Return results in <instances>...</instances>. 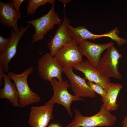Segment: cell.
Segmentation results:
<instances>
[{
  "mask_svg": "<svg viewBox=\"0 0 127 127\" xmlns=\"http://www.w3.org/2000/svg\"><path fill=\"white\" fill-rule=\"evenodd\" d=\"M100 108L97 113L90 116H83L78 110L75 109L74 119L66 127H109L113 126L117 121L116 117L103 104Z\"/></svg>",
  "mask_w": 127,
  "mask_h": 127,
  "instance_id": "6da1fadb",
  "label": "cell"
},
{
  "mask_svg": "<svg viewBox=\"0 0 127 127\" xmlns=\"http://www.w3.org/2000/svg\"><path fill=\"white\" fill-rule=\"evenodd\" d=\"M33 70V67H30L20 74L12 71L7 73L8 77L15 83L19 95L18 103L22 107L37 103L40 100L39 95L32 91L27 83L28 77Z\"/></svg>",
  "mask_w": 127,
  "mask_h": 127,
  "instance_id": "7a4b0ae2",
  "label": "cell"
},
{
  "mask_svg": "<svg viewBox=\"0 0 127 127\" xmlns=\"http://www.w3.org/2000/svg\"><path fill=\"white\" fill-rule=\"evenodd\" d=\"M62 22L58 14L55 11L54 4L52 5L51 9L46 14L36 19L27 21V24H32L35 29V33L32 37V45L42 40L45 35L54 28L55 25L59 26Z\"/></svg>",
  "mask_w": 127,
  "mask_h": 127,
  "instance_id": "3957f363",
  "label": "cell"
},
{
  "mask_svg": "<svg viewBox=\"0 0 127 127\" xmlns=\"http://www.w3.org/2000/svg\"><path fill=\"white\" fill-rule=\"evenodd\" d=\"M50 83L54 94L50 99L46 103L51 105L57 103L62 105L65 108L69 115L72 117L70 108L71 103L74 101L83 100L84 99L73 95L69 93L68 89L71 86L67 80L60 81L54 78Z\"/></svg>",
  "mask_w": 127,
  "mask_h": 127,
  "instance_id": "277c9868",
  "label": "cell"
},
{
  "mask_svg": "<svg viewBox=\"0 0 127 127\" xmlns=\"http://www.w3.org/2000/svg\"><path fill=\"white\" fill-rule=\"evenodd\" d=\"M122 56L114 45L107 50L101 57L97 67L98 69L108 79L113 78L118 79L122 78L118 70L119 60Z\"/></svg>",
  "mask_w": 127,
  "mask_h": 127,
  "instance_id": "5b68a950",
  "label": "cell"
},
{
  "mask_svg": "<svg viewBox=\"0 0 127 127\" xmlns=\"http://www.w3.org/2000/svg\"><path fill=\"white\" fill-rule=\"evenodd\" d=\"M38 71L41 78L50 82L53 78L60 81L63 80V67L50 53H47L38 62Z\"/></svg>",
  "mask_w": 127,
  "mask_h": 127,
  "instance_id": "8992f818",
  "label": "cell"
},
{
  "mask_svg": "<svg viewBox=\"0 0 127 127\" xmlns=\"http://www.w3.org/2000/svg\"><path fill=\"white\" fill-rule=\"evenodd\" d=\"M78 44L73 40L59 49L54 57L63 67H72L83 60Z\"/></svg>",
  "mask_w": 127,
  "mask_h": 127,
  "instance_id": "52a82bcc",
  "label": "cell"
},
{
  "mask_svg": "<svg viewBox=\"0 0 127 127\" xmlns=\"http://www.w3.org/2000/svg\"><path fill=\"white\" fill-rule=\"evenodd\" d=\"M76 70L83 73L85 78L102 87L107 92L109 90L111 83L88 60H83L73 66Z\"/></svg>",
  "mask_w": 127,
  "mask_h": 127,
  "instance_id": "ba28073f",
  "label": "cell"
},
{
  "mask_svg": "<svg viewBox=\"0 0 127 127\" xmlns=\"http://www.w3.org/2000/svg\"><path fill=\"white\" fill-rule=\"evenodd\" d=\"M72 67H63V71L67 77L74 95L78 97L94 98L96 94L88 86L86 79L75 74Z\"/></svg>",
  "mask_w": 127,
  "mask_h": 127,
  "instance_id": "9c48e42d",
  "label": "cell"
},
{
  "mask_svg": "<svg viewBox=\"0 0 127 127\" xmlns=\"http://www.w3.org/2000/svg\"><path fill=\"white\" fill-rule=\"evenodd\" d=\"M29 26V25H28L24 28L22 25H21L19 27L20 32L18 33L14 32L13 29L11 30L9 43L5 51L0 54V66L2 67L5 73H8V64L16 53L19 41Z\"/></svg>",
  "mask_w": 127,
  "mask_h": 127,
  "instance_id": "30bf717a",
  "label": "cell"
},
{
  "mask_svg": "<svg viewBox=\"0 0 127 127\" xmlns=\"http://www.w3.org/2000/svg\"><path fill=\"white\" fill-rule=\"evenodd\" d=\"M78 44L82 55L86 57L97 68L102 53L114 44L112 41L104 44H98L86 40L81 41Z\"/></svg>",
  "mask_w": 127,
  "mask_h": 127,
  "instance_id": "8fae6325",
  "label": "cell"
},
{
  "mask_svg": "<svg viewBox=\"0 0 127 127\" xmlns=\"http://www.w3.org/2000/svg\"><path fill=\"white\" fill-rule=\"evenodd\" d=\"M71 22L70 20L64 14L62 24L58 26L54 36L47 44L50 53L52 56L59 49L73 40L67 29L68 25Z\"/></svg>",
  "mask_w": 127,
  "mask_h": 127,
  "instance_id": "7c38bea8",
  "label": "cell"
},
{
  "mask_svg": "<svg viewBox=\"0 0 127 127\" xmlns=\"http://www.w3.org/2000/svg\"><path fill=\"white\" fill-rule=\"evenodd\" d=\"M53 105L46 103L44 106L31 108L28 123L31 127H47L53 117Z\"/></svg>",
  "mask_w": 127,
  "mask_h": 127,
  "instance_id": "4fadbf2b",
  "label": "cell"
},
{
  "mask_svg": "<svg viewBox=\"0 0 127 127\" xmlns=\"http://www.w3.org/2000/svg\"><path fill=\"white\" fill-rule=\"evenodd\" d=\"M22 16L20 11H17L15 9L11 1L6 3L0 1V22L2 25L12 28L14 32L18 33L20 30L17 21Z\"/></svg>",
  "mask_w": 127,
  "mask_h": 127,
  "instance_id": "5bb4252c",
  "label": "cell"
},
{
  "mask_svg": "<svg viewBox=\"0 0 127 127\" xmlns=\"http://www.w3.org/2000/svg\"><path fill=\"white\" fill-rule=\"evenodd\" d=\"M67 29L69 35L77 44L81 41L87 39L95 40L102 37L110 38V36L109 32L101 35H96L91 32L86 27L83 26L75 28L69 24L67 26Z\"/></svg>",
  "mask_w": 127,
  "mask_h": 127,
  "instance_id": "9a60e30c",
  "label": "cell"
},
{
  "mask_svg": "<svg viewBox=\"0 0 127 127\" xmlns=\"http://www.w3.org/2000/svg\"><path fill=\"white\" fill-rule=\"evenodd\" d=\"M4 76V87L0 89V98L9 100L13 107H21L18 102L19 94L15 84L12 82L11 79L5 73Z\"/></svg>",
  "mask_w": 127,
  "mask_h": 127,
  "instance_id": "2e32d148",
  "label": "cell"
},
{
  "mask_svg": "<svg viewBox=\"0 0 127 127\" xmlns=\"http://www.w3.org/2000/svg\"><path fill=\"white\" fill-rule=\"evenodd\" d=\"M122 87V85L118 83H111L106 97L102 98L103 104L108 110L115 111L117 109L119 105L116 103L117 99Z\"/></svg>",
  "mask_w": 127,
  "mask_h": 127,
  "instance_id": "e0dca14e",
  "label": "cell"
},
{
  "mask_svg": "<svg viewBox=\"0 0 127 127\" xmlns=\"http://www.w3.org/2000/svg\"><path fill=\"white\" fill-rule=\"evenodd\" d=\"M27 9L28 15H31L35 13L37 8L41 5H45L47 3L52 5L54 4L55 0H28Z\"/></svg>",
  "mask_w": 127,
  "mask_h": 127,
  "instance_id": "ac0fdd59",
  "label": "cell"
},
{
  "mask_svg": "<svg viewBox=\"0 0 127 127\" xmlns=\"http://www.w3.org/2000/svg\"><path fill=\"white\" fill-rule=\"evenodd\" d=\"M87 84L89 87L95 93L100 95L102 98H105L107 96V92L99 85L91 81H88Z\"/></svg>",
  "mask_w": 127,
  "mask_h": 127,
  "instance_id": "d6986e66",
  "label": "cell"
},
{
  "mask_svg": "<svg viewBox=\"0 0 127 127\" xmlns=\"http://www.w3.org/2000/svg\"><path fill=\"white\" fill-rule=\"evenodd\" d=\"M10 40V37L8 38H4L2 35L0 36V53H3L8 46Z\"/></svg>",
  "mask_w": 127,
  "mask_h": 127,
  "instance_id": "ffe728a7",
  "label": "cell"
},
{
  "mask_svg": "<svg viewBox=\"0 0 127 127\" xmlns=\"http://www.w3.org/2000/svg\"><path fill=\"white\" fill-rule=\"evenodd\" d=\"M12 4L15 9L17 11H20L19 10L20 6L24 0H12Z\"/></svg>",
  "mask_w": 127,
  "mask_h": 127,
  "instance_id": "44dd1931",
  "label": "cell"
},
{
  "mask_svg": "<svg viewBox=\"0 0 127 127\" xmlns=\"http://www.w3.org/2000/svg\"><path fill=\"white\" fill-rule=\"evenodd\" d=\"M4 72L2 67L0 66V86H1L3 84V80L4 78Z\"/></svg>",
  "mask_w": 127,
  "mask_h": 127,
  "instance_id": "7402d4cb",
  "label": "cell"
},
{
  "mask_svg": "<svg viewBox=\"0 0 127 127\" xmlns=\"http://www.w3.org/2000/svg\"><path fill=\"white\" fill-rule=\"evenodd\" d=\"M58 1L64 4V9H65V7L66 4H67L70 2L71 1L70 0H59Z\"/></svg>",
  "mask_w": 127,
  "mask_h": 127,
  "instance_id": "603a6c76",
  "label": "cell"
},
{
  "mask_svg": "<svg viewBox=\"0 0 127 127\" xmlns=\"http://www.w3.org/2000/svg\"><path fill=\"white\" fill-rule=\"evenodd\" d=\"M122 124L123 127H127V115L124 118L122 122Z\"/></svg>",
  "mask_w": 127,
  "mask_h": 127,
  "instance_id": "cb8c5ba5",
  "label": "cell"
},
{
  "mask_svg": "<svg viewBox=\"0 0 127 127\" xmlns=\"http://www.w3.org/2000/svg\"><path fill=\"white\" fill-rule=\"evenodd\" d=\"M48 127H61L58 124L56 123H52Z\"/></svg>",
  "mask_w": 127,
  "mask_h": 127,
  "instance_id": "d4e9b609",
  "label": "cell"
},
{
  "mask_svg": "<svg viewBox=\"0 0 127 127\" xmlns=\"http://www.w3.org/2000/svg\"></svg>",
  "mask_w": 127,
  "mask_h": 127,
  "instance_id": "484cf974",
  "label": "cell"
}]
</instances>
